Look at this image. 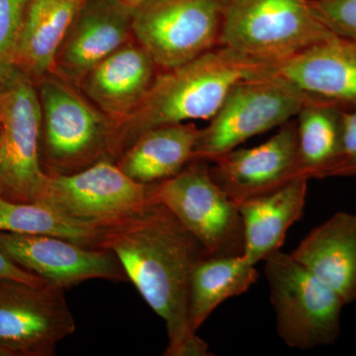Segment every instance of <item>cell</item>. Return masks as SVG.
I'll return each instance as SVG.
<instances>
[{"label": "cell", "mask_w": 356, "mask_h": 356, "mask_svg": "<svg viewBox=\"0 0 356 356\" xmlns=\"http://www.w3.org/2000/svg\"><path fill=\"white\" fill-rule=\"evenodd\" d=\"M98 247L116 255L128 280L163 318L168 339L163 355H213L188 318L192 273L209 254L163 204L154 199L130 216L100 227Z\"/></svg>", "instance_id": "cell-1"}, {"label": "cell", "mask_w": 356, "mask_h": 356, "mask_svg": "<svg viewBox=\"0 0 356 356\" xmlns=\"http://www.w3.org/2000/svg\"><path fill=\"white\" fill-rule=\"evenodd\" d=\"M269 65L217 47L191 62L163 70L154 77L140 104L119 124V156L149 129L210 120L236 83L266 74Z\"/></svg>", "instance_id": "cell-2"}, {"label": "cell", "mask_w": 356, "mask_h": 356, "mask_svg": "<svg viewBox=\"0 0 356 356\" xmlns=\"http://www.w3.org/2000/svg\"><path fill=\"white\" fill-rule=\"evenodd\" d=\"M40 159L47 175H70L118 159V125L58 76L42 77Z\"/></svg>", "instance_id": "cell-3"}, {"label": "cell", "mask_w": 356, "mask_h": 356, "mask_svg": "<svg viewBox=\"0 0 356 356\" xmlns=\"http://www.w3.org/2000/svg\"><path fill=\"white\" fill-rule=\"evenodd\" d=\"M334 36L310 0H227L219 47L276 64Z\"/></svg>", "instance_id": "cell-4"}, {"label": "cell", "mask_w": 356, "mask_h": 356, "mask_svg": "<svg viewBox=\"0 0 356 356\" xmlns=\"http://www.w3.org/2000/svg\"><path fill=\"white\" fill-rule=\"evenodd\" d=\"M264 261L276 332L283 343L303 350L336 343L343 300L291 254L278 250Z\"/></svg>", "instance_id": "cell-5"}, {"label": "cell", "mask_w": 356, "mask_h": 356, "mask_svg": "<svg viewBox=\"0 0 356 356\" xmlns=\"http://www.w3.org/2000/svg\"><path fill=\"white\" fill-rule=\"evenodd\" d=\"M314 100L301 89L268 70L236 84L210 119L200 129L194 159L212 163L248 140L296 118Z\"/></svg>", "instance_id": "cell-6"}, {"label": "cell", "mask_w": 356, "mask_h": 356, "mask_svg": "<svg viewBox=\"0 0 356 356\" xmlns=\"http://www.w3.org/2000/svg\"><path fill=\"white\" fill-rule=\"evenodd\" d=\"M227 0H149L134 9L132 33L165 70L219 47Z\"/></svg>", "instance_id": "cell-7"}, {"label": "cell", "mask_w": 356, "mask_h": 356, "mask_svg": "<svg viewBox=\"0 0 356 356\" xmlns=\"http://www.w3.org/2000/svg\"><path fill=\"white\" fill-rule=\"evenodd\" d=\"M209 161L194 159L175 177L154 184L163 204L211 257L243 255L245 236L238 205L220 188Z\"/></svg>", "instance_id": "cell-8"}, {"label": "cell", "mask_w": 356, "mask_h": 356, "mask_svg": "<svg viewBox=\"0 0 356 356\" xmlns=\"http://www.w3.org/2000/svg\"><path fill=\"white\" fill-rule=\"evenodd\" d=\"M42 110L32 79L19 69L0 88L2 197L36 202L47 173L40 159Z\"/></svg>", "instance_id": "cell-9"}, {"label": "cell", "mask_w": 356, "mask_h": 356, "mask_svg": "<svg viewBox=\"0 0 356 356\" xmlns=\"http://www.w3.org/2000/svg\"><path fill=\"white\" fill-rule=\"evenodd\" d=\"M154 184L134 181L116 161L103 159L70 175H47L36 202L76 221L103 227L154 200Z\"/></svg>", "instance_id": "cell-10"}, {"label": "cell", "mask_w": 356, "mask_h": 356, "mask_svg": "<svg viewBox=\"0 0 356 356\" xmlns=\"http://www.w3.org/2000/svg\"><path fill=\"white\" fill-rule=\"evenodd\" d=\"M55 285L0 280V346L13 355L51 356L76 330L65 298Z\"/></svg>", "instance_id": "cell-11"}, {"label": "cell", "mask_w": 356, "mask_h": 356, "mask_svg": "<svg viewBox=\"0 0 356 356\" xmlns=\"http://www.w3.org/2000/svg\"><path fill=\"white\" fill-rule=\"evenodd\" d=\"M0 250L21 268L64 290L91 280L129 281L111 250L58 236L0 232Z\"/></svg>", "instance_id": "cell-12"}, {"label": "cell", "mask_w": 356, "mask_h": 356, "mask_svg": "<svg viewBox=\"0 0 356 356\" xmlns=\"http://www.w3.org/2000/svg\"><path fill=\"white\" fill-rule=\"evenodd\" d=\"M212 163L213 179L236 205L276 191L303 177L297 147L296 120L281 126L277 133L259 146L236 147Z\"/></svg>", "instance_id": "cell-13"}, {"label": "cell", "mask_w": 356, "mask_h": 356, "mask_svg": "<svg viewBox=\"0 0 356 356\" xmlns=\"http://www.w3.org/2000/svg\"><path fill=\"white\" fill-rule=\"evenodd\" d=\"M132 13L117 0H88L63 42L51 74L81 83L98 63L129 42Z\"/></svg>", "instance_id": "cell-14"}, {"label": "cell", "mask_w": 356, "mask_h": 356, "mask_svg": "<svg viewBox=\"0 0 356 356\" xmlns=\"http://www.w3.org/2000/svg\"><path fill=\"white\" fill-rule=\"evenodd\" d=\"M318 102L343 111L356 110V40L334 36L298 55L269 65Z\"/></svg>", "instance_id": "cell-15"}, {"label": "cell", "mask_w": 356, "mask_h": 356, "mask_svg": "<svg viewBox=\"0 0 356 356\" xmlns=\"http://www.w3.org/2000/svg\"><path fill=\"white\" fill-rule=\"evenodd\" d=\"M156 67L138 43H127L98 63L79 86L117 125L132 113L151 88Z\"/></svg>", "instance_id": "cell-16"}, {"label": "cell", "mask_w": 356, "mask_h": 356, "mask_svg": "<svg viewBox=\"0 0 356 356\" xmlns=\"http://www.w3.org/2000/svg\"><path fill=\"white\" fill-rule=\"evenodd\" d=\"M291 255L346 305L356 300V214L339 211L312 229Z\"/></svg>", "instance_id": "cell-17"}, {"label": "cell", "mask_w": 356, "mask_h": 356, "mask_svg": "<svg viewBox=\"0 0 356 356\" xmlns=\"http://www.w3.org/2000/svg\"><path fill=\"white\" fill-rule=\"evenodd\" d=\"M309 178L298 177L276 191L238 204L248 261L257 266L281 250L288 229L303 216Z\"/></svg>", "instance_id": "cell-18"}, {"label": "cell", "mask_w": 356, "mask_h": 356, "mask_svg": "<svg viewBox=\"0 0 356 356\" xmlns=\"http://www.w3.org/2000/svg\"><path fill=\"white\" fill-rule=\"evenodd\" d=\"M88 0H31L17 44L15 67L30 77L51 74L70 27Z\"/></svg>", "instance_id": "cell-19"}, {"label": "cell", "mask_w": 356, "mask_h": 356, "mask_svg": "<svg viewBox=\"0 0 356 356\" xmlns=\"http://www.w3.org/2000/svg\"><path fill=\"white\" fill-rule=\"evenodd\" d=\"M200 129L192 123L159 126L140 134L116 163L134 181L154 184L194 161Z\"/></svg>", "instance_id": "cell-20"}, {"label": "cell", "mask_w": 356, "mask_h": 356, "mask_svg": "<svg viewBox=\"0 0 356 356\" xmlns=\"http://www.w3.org/2000/svg\"><path fill=\"white\" fill-rule=\"evenodd\" d=\"M259 273L245 255L211 257L199 262L191 280L189 324L198 332L213 312L227 300L245 294L257 282Z\"/></svg>", "instance_id": "cell-21"}, {"label": "cell", "mask_w": 356, "mask_h": 356, "mask_svg": "<svg viewBox=\"0 0 356 356\" xmlns=\"http://www.w3.org/2000/svg\"><path fill=\"white\" fill-rule=\"evenodd\" d=\"M343 110L312 100L297 115L300 170L309 179L332 177L343 144Z\"/></svg>", "instance_id": "cell-22"}, {"label": "cell", "mask_w": 356, "mask_h": 356, "mask_svg": "<svg viewBox=\"0 0 356 356\" xmlns=\"http://www.w3.org/2000/svg\"><path fill=\"white\" fill-rule=\"evenodd\" d=\"M0 232L58 236L84 247L99 248L100 227L76 221L40 202H19L0 196Z\"/></svg>", "instance_id": "cell-23"}, {"label": "cell", "mask_w": 356, "mask_h": 356, "mask_svg": "<svg viewBox=\"0 0 356 356\" xmlns=\"http://www.w3.org/2000/svg\"><path fill=\"white\" fill-rule=\"evenodd\" d=\"M31 0H0V88L13 76L16 44Z\"/></svg>", "instance_id": "cell-24"}, {"label": "cell", "mask_w": 356, "mask_h": 356, "mask_svg": "<svg viewBox=\"0 0 356 356\" xmlns=\"http://www.w3.org/2000/svg\"><path fill=\"white\" fill-rule=\"evenodd\" d=\"M318 20L336 36L356 40V0H310Z\"/></svg>", "instance_id": "cell-25"}, {"label": "cell", "mask_w": 356, "mask_h": 356, "mask_svg": "<svg viewBox=\"0 0 356 356\" xmlns=\"http://www.w3.org/2000/svg\"><path fill=\"white\" fill-rule=\"evenodd\" d=\"M332 177H356V110L344 111L343 144Z\"/></svg>", "instance_id": "cell-26"}, {"label": "cell", "mask_w": 356, "mask_h": 356, "mask_svg": "<svg viewBox=\"0 0 356 356\" xmlns=\"http://www.w3.org/2000/svg\"><path fill=\"white\" fill-rule=\"evenodd\" d=\"M0 280L13 281L29 285H43L44 281L11 261L0 250Z\"/></svg>", "instance_id": "cell-27"}, {"label": "cell", "mask_w": 356, "mask_h": 356, "mask_svg": "<svg viewBox=\"0 0 356 356\" xmlns=\"http://www.w3.org/2000/svg\"><path fill=\"white\" fill-rule=\"evenodd\" d=\"M147 1H149V0H117V2H119L122 6L131 11H133L134 9L137 8L140 4L145 3Z\"/></svg>", "instance_id": "cell-28"}, {"label": "cell", "mask_w": 356, "mask_h": 356, "mask_svg": "<svg viewBox=\"0 0 356 356\" xmlns=\"http://www.w3.org/2000/svg\"><path fill=\"white\" fill-rule=\"evenodd\" d=\"M0 356H13V355L8 350H6V348L0 346Z\"/></svg>", "instance_id": "cell-29"}, {"label": "cell", "mask_w": 356, "mask_h": 356, "mask_svg": "<svg viewBox=\"0 0 356 356\" xmlns=\"http://www.w3.org/2000/svg\"><path fill=\"white\" fill-rule=\"evenodd\" d=\"M2 192H3V191H2L1 180H0V196H2Z\"/></svg>", "instance_id": "cell-30"}]
</instances>
